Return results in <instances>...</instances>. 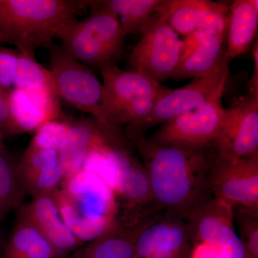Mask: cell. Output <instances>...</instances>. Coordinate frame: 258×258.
<instances>
[{
  "label": "cell",
  "mask_w": 258,
  "mask_h": 258,
  "mask_svg": "<svg viewBox=\"0 0 258 258\" xmlns=\"http://www.w3.org/2000/svg\"><path fill=\"white\" fill-rule=\"evenodd\" d=\"M40 234L30 224L18 220L3 258H22Z\"/></svg>",
  "instance_id": "cell-29"
},
{
  "label": "cell",
  "mask_w": 258,
  "mask_h": 258,
  "mask_svg": "<svg viewBox=\"0 0 258 258\" xmlns=\"http://www.w3.org/2000/svg\"><path fill=\"white\" fill-rule=\"evenodd\" d=\"M19 220L36 229L60 255L77 249L83 244L64 224L52 196L35 198L20 206Z\"/></svg>",
  "instance_id": "cell-16"
},
{
  "label": "cell",
  "mask_w": 258,
  "mask_h": 258,
  "mask_svg": "<svg viewBox=\"0 0 258 258\" xmlns=\"http://www.w3.org/2000/svg\"><path fill=\"white\" fill-rule=\"evenodd\" d=\"M17 169L26 193L33 199L52 196L63 180L57 151L27 148Z\"/></svg>",
  "instance_id": "cell-17"
},
{
  "label": "cell",
  "mask_w": 258,
  "mask_h": 258,
  "mask_svg": "<svg viewBox=\"0 0 258 258\" xmlns=\"http://www.w3.org/2000/svg\"><path fill=\"white\" fill-rule=\"evenodd\" d=\"M233 219L234 207L212 197L188 217L194 242L215 246L220 250V258H247Z\"/></svg>",
  "instance_id": "cell-12"
},
{
  "label": "cell",
  "mask_w": 258,
  "mask_h": 258,
  "mask_svg": "<svg viewBox=\"0 0 258 258\" xmlns=\"http://www.w3.org/2000/svg\"><path fill=\"white\" fill-rule=\"evenodd\" d=\"M52 198L64 224L82 243L96 240L118 223V218H89L85 216L71 203L60 188L54 191Z\"/></svg>",
  "instance_id": "cell-20"
},
{
  "label": "cell",
  "mask_w": 258,
  "mask_h": 258,
  "mask_svg": "<svg viewBox=\"0 0 258 258\" xmlns=\"http://www.w3.org/2000/svg\"><path fill=\"white\" fill-rule=\"evenodd\" d=\"M88 6V1L0 0V43L20 52L46 49Z\"/></svg>",
  "instance_id": "cell-2"
},
{
  "label": "cell",
  "mask_w": 258,
  "mask_h": 258,
  "mask_svg": "<svg viewBox=\"0 0 258 258\" xmlns=\"http://www.w3.org/2000/svg\"><path fill=\"white\" fill-rule=\"evenodd\" d=\"M122 139L124 138L121 134L108 132L93 118L71 119L69 132L58 151L63 180L83 169L93 151Z\"/></svg>",
  "instance_id": "cell-14"
},
{
  "label": "cell",
  "mask_w": 258,
  "mask_h": 258,
  "mask_svg": "<svg viewBox=\"0 0 258 258\" xmlns=\"http://www.w3.org/2000/svg\"><path fill=\"white\" fill-rule=\"evenodd\" d=\"M182 258H186V257H182Z\"/></svg>",
  "instance_id": "cell-35"
},
{
  "label": "cell",
  "mask_w": 258,
  "mask_h": 258,
  "mask_svg": "<svg viewBox=\"0 0 258 258\" xmlns=\"http://www.w3.org/2000/svg\"><path fill=\"white\" fill-rule=\"evenodd\" d=\"M60 256L57 250L40 235L22 258H58Z\"/></svg>",
  "instance_id": "cell-32"
},
{
  "label": "cell",
  "mask_w": 258,
  "mask_h": 258,
  "mask_svg": "<svg viewBox=\"0 0 258 258\" xmlns=\"http://www.w3.org/2000/svg\"><path fill=\"white\" fill-rule=\"evenodd\" d=\"M50 57V71L59 98L84 113L113 134H120L112 126L106 108V93L88 67L69 55L60 45L51 44L47 47Z\"/></svg>",
  "instance_id": "cell-5"
},
{
  "label": "cell",
  "mask_w": 258,
  "mask_h": 258,
  "mask_svg": "<svg viewBox=\"0 0 258 258\" xmlns=\"http://www.w3.org/2000/svg\"><path fill=\"white\" fill-rule=\"evenodd\" d=\"M71 120L67 118L47 120L35 132L28 148L58 152L69 132Z\"/></svg>",
  "instance_id": "cell-27"
},
{
  "label": "cell",
  "mask_w": 258,
  "mask_h": 258,
  "mask_svg": "<svg viewBox=\"0 0 258 258\" xmlns=\"http://www.w3.org/2000/svg\"><path fill=\"white\" fill-rule=\"evenodd\" d=\"M91 14L67 24L57 35L60 47L85 64L101 70L116 66L124 50L125 35L119 19L104 1H88Z\"/></svg>",
  "instance_id": "cell-3"
},
{
  "label": "cell",
  "mask_w": 258,
  "mask_h": 258,
  "mask_svg": "<svg viewBox=\"0 0 258 258\" xmlns=\"http://www.w3.org/2000/svg\"><path fill=\"white\" fill-rule=\"evenodd\" d=\"M193 244L188 219L164 212L141 222L136 247L139 258H182Z\"/></svg>",
  "instance_id": "cell-11"
},
{
  "label": "cell",
  "mask_w": 258,
  "mask_h": 258,
  "mask_svg": "<svg viewBox=\"0 0 258 258\" xmlns=\"http://www.w3.org/2000/svg\"><path fill=\"white\" fill-rule=\"evenodd\" d=\"M106 154L114 174L113 190L125 209L126 221L122 223L135 226L159 212L145 166L132 155L125 139L110 144Z\"/></svg>",
  "instance_id": "cell-6"
},
{
  "label": "cell",
  "mask_w": 258,
  "mask_h": 258,
  "mask_svg": "<svg viewBox=\"0 0 258 258\" xmlns=\"http://www.w3.org/2000/svg\"><path fill=\"white\" fill-rule=\"evenodd\" d=\"M209 181L215 198L258 211V156L238 159L217 154Z\"/></svg>",
  "instance_id": "cell-10"
},
{
  "label": "cell",
  "mask_w": 258,
  "mask_h": 258,
  "mask_svg": "<svg viewBox=\"0 0 258 258\" xmlns=\"http://www.w3.org/2000/svg\"><path fill=\"white\" fill-rule=\"evenodd\" d=\"M61 185L64 195L85 216L118 218L119 205L114 191L96 174L83 169Z\"/></svg>",
  "instance_id": "cell-15"
},
{
  "label": "cell",
  "mask_w": 258,
  "mask_h": 258,
  "mask_svg": "<svg viewBox=\"0 0 258 258\" xmlns=\"http://www.w3.org/2000/svg\"><path fill=\"white\" fill-rule=\"evenodd\" d=\"M17 164L7 149L0 150V220L20 208L26 194Z\"/></svg>",
  "instance_id": "cell-25"
},
{
  "label": "cell",
  "mask_w": 258,
  "mask_h": 258,
  "mask_svg": "<svg viewBox=\"0 0 258 258\" xmlns=\"http://www.w3.org/2000/svg\"><path fill=\"white\" fill-rule=\"evenodd\" d=\"M225 35H213L200 42L196 48L181 60L173 78L198 79L213 71L225 58L222 45Z\"/></svg>",
  "instance_id": "cell-21"
},
{
  "label": "cell",
  "mask_w": 258,
  "mask_h": 258,
  "mask_svg": "<svg viewBox=\"0 0 258 258\" xmlns=\"http://www.w3.org/2000/svg\"><path fill=\"white\" fill-rule=\"evenodd\" d=\"M18 52L14 88L24 91H45L57 95L50 70L37 62L34 52Z\"/></svg>",
  "instance_id": "cell-24"
},
{
  "label": "cell",
  "mask_w": 258,
  "mask_h": 258,
  "mask_svg": "<svg viewBox=\"0 0 258 258\" xmlns=\"http://www.w3.org/2000/svg\"><path fill=\"white\" fill-rule=\"evenodd\" d=\"M228 76V60L226 57L213 71L195 79L178 89H171L157 102L141 131L165 123L180 115L192 111L217 97L222 96Z\"/></svg>",
  "instance_id": "cell-9"
},
{
  "label": "cell",
  "mask_w": 258,
  "mask_h": 258,
  "mask_svg": "<svg viewBox=\"0 0 258 258\" xmlns=\"http://www.w3.org/2000/svg\"><path fill=\"white\" fill-rule=\"evenodd\" d=\"M0 129L5 135L20 134L10 111L8 91L2 87H0Z\"/></svg>",
  "instance_id": "cell-31"
},
{
  "label": "cell",
  "mask_w": 258,
  "mask_h": 258,
  "mask_svg": "<svg viewBox=\"0 0 258 258\" xmlns=\"http://www.w3.org/2000/svg\"><path fill=\"white\" fill-rule=\"evenodd\" d=\"M222 96L163 123L152 139L162 145L188 149L211 145L221 131L225 117Z\"/></svg>",
  "instance_id": "cell-8"
},
{
  "label": "cell",
  "mask_w": 258,
  "mask_h": 258,
  "mask_svg": "<svg viewBox=\"0 0 258 258\" xmlns=\"http://www.w3.org/2000/svg\"><path fill=\"white\" fill-rule=\"evenodd\" d=\"M257 0H237L231 5L228 24L227 60L247 52L254 41L258 26Z\"/></svg>",
  "instance_id": "cell-19"
},
{
  "label": "cell",
  "mask_w": 258,
  "mask_h": 258,
  "mask_svg": "<svg viewBox=\"0 0 258 258\" xmlns=\"http://www.w3.org/2000/svg\"><path fill=\"white\" fill-rule=\"evenodd\" d=\"M101 73L110 123L117 130L120 125H128L129 138L139 137L157 102L170 88L116 66L103 68Z\"/></svg>",
  "instance_id": "cell-4"
},
{
  "label": "cell",
  "mask_w": 258,
  "mask_h": 258,
  "mask_svg": "<svg viewBox=\"0 0 258 258\" xmlns=\"http://www.w3.org/2000/svg\"><path fill=\"white\" fill-rule=\"evenodd\" d=\"M140 224L131 227L118 220L111 230L76 249L70 258H139L136 242Z\"/></svg>",
  "instance_id": "cell-18"
},
{
  "label": "cell",
  "mask_w": 258,
  "mask_h": 258,
  "mask_svg": "<svg viewBox=\"0 0 258 258\" xmlns=\"http://www.w3.org/2000/svg\"><path fill=\"white\" fill-rule=\"evenodd\" d=\"M120 18V23L125 36L141 34L157 14L162 1L161 0H108L104 1Z\"/></svg>",
  "instance_id": "cell-23"
},
{
  "label": "cell",
  "mask_w": 258,
  "mask_h": 258,
  "mask_svg": "<svg viewBox=\"0 0 258 258\" xmlns=\"http://www.w3.org/2000/svg\"><path fill=\"white\" fill-rule=\"evenodd\" d=\"M220 157L248 158L258 156V92L249 91L225 109L221 131L212 144Z\"/></svg>",
  "instance_id": "cell-13"
},
{
  "label": "cell",
  "mask_w": 258,
  "mask_h": 258,
  "mask_svg": "<svg viewBox=\"0 0 258 258\" xmlns=\"http://www.w3.org/2000/svg\"><path fill=\"white\" fill-rule=\"evenodd\" d=\"M191 258H220V250L212 244L195 242L193 244Z\"/></svg>",
  "instance_id": "cell-33"
},
{
  "label": "cell",
  "mask_w": 258,
  "mask_h": 258,
  "mask_svg": "<svg viewBox=\"0 0 258 258\" xmlns=\"http://www.w3.org/2000/svg\"><path fill=\"white\" fill-rule=\"evenodd\" d=\"M8 98L12 116L20 134L36 132L44 123L52 120L25 91L12 88L8 91Z\"/></svg>",
  "instance_id": "cell-26"
},
{
  "label": "cell",
  "mask_w": 258,
  "mask_h": 258,
  "mask_svg": "<svg viewBox=\"0 0 258 258\" xmlns=\"http://www.w3.org/2000/svg\"><path fill=\"white\" fill-rule=\"evenodd\" d=\"M234 217L239 225L247 258H258V211L234 207Z\"/></svg>",
  "instance_id": "cell-28"
},
{
  "label": "cell",
  "mask_w": 258,
  "mask_h": 258,
  "mask_svg": "<svg viewBox=\"0 0 258 258\" xmlns=\"http://www.w3.org/2000/svg\"><path fill=\"white\" fill-rule=\"evenodd\" d=\"M18 54L17 50L0 47V87L7 91L14 88L15 66Z\"/></svg>",
  "instance_id": "cell-30"
},
{
  "label": "cell",
  "mask_w": 258,
  "mask_h": 258,
  "mask_svg": "<svg viewBox=\"0 0 258 258\" xmlns=\"http://www.w3.org/2000/svg\"><path fill=\"white\" fill-rule=\"evenodd\" d=\"M130 139L143 161L159 211L188 219L213 197L209 178L217 152L212 144L188 149L162 145L144 136Z\"/></svg>",
  "instance_id": "cell-1"
},
{
  "label": "cell",
  "mask_w": 258,
  "mask_h": 258,
  "mask_svg": "<svg viewBox=\"0 0 258 258\" xmlns=\"http://www.w3.org/2000/svg\"><path fill=\"white\" fill-rule=\"evenodd\" d=\"M254 60V71L252 79L249 83V91L258 92V42L255 40L251 47Z\"/></svg>",
  "instance_id": "cell-34"
},
{
  "label": "cell",
  "mask_w": 258,
  "mask_h": 258,
  "mask_svg": "<svg viewBox=\"0 0 258 258\" xmlns=\"http://www.w3.org/2000/svg\"><path fill=\"white\" fill-rule=\"evenodd\" d=\"M212 4L205 0H169L162 2L161 9L174 31L186 36L203 26Z\"/></svg>",
  "instance_id": "cell-22"
},
{
  "label": "cell",
  "mask_w": 258,
  "mask_h": 258,
  "mask_svg": "<svg viewBox=\"0 0 258 258\" xmlns=\"http://www.w3.org/2000/svg\"><path fill=\"white\" fill-rule=\"evenodd\" d=\"M161 6L129 57L132 71L159 83L174 76L181 61L183 45V40L168 23Z\"/></svg>",
  "instance_id": "cell-7"
}]
</instances>
